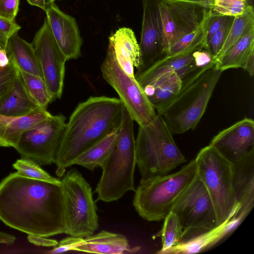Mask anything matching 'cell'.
Wrapping results in <instances>:
<instances>
[{"label":"cell","instance_id":"cell-1","mask_svg":"<svg viewBox=\"0 0 254 254\" xmlns=\"http://www.w3.org/2000/svg\"><path fill=\"white\" fill-rule=\"evenodd\" d=\"M0 220L28 235L64 234L61 184L10 174L0 183Z\"/></svg>","mask_w":254,"mask_h":254},{"label":"cell","instance_id":"cell-2","mask_svg":"<svg viewBox=\"0 0 254 254\" xmlns=\"http://www.w3.org/2000/svg\"><path fill=\"white\" fill-rule=\"evenodd\" d=\"M124 105L117 98L92 96L76 107L66 123L56 154V174L62 177L71 162L120 126Z\"/></svg>","mask_w":254,"mask_h":254},{"label":"cell","instance_id":"cell-3","mask_svg":"<svg viewBox=\"0 0 254 254\" xmlns=\"http://www.w3.org/2000/svg\"><path fill=\"white\" fill-rule=\"evenodd\" d=\"M133 122L124 107L116 145L100 167L102 173L95 190L97 194L96 201H116L127 191L135 190L134 174L136 157Z\"/></svg>","mask_w":254,"mask_h":254},{"label":"cell","instance_id":"cell-4","mask_svg":"<svg viewBox=\"0 0 254 254\" xmlns=\"http://www.w3.org/2000/svg\"><path fill=\"white\" fill-rule=\"evenodd\" d=\"M161 115L139 126L135 139L136 165L141 179L168 174L187 161Z\"/></svg>","mask_w":254,"mask_h":254},{"label":"cell","instance_id":"cell-5","mask_svg":"<svg viewBox=\"0 0 254 254\" xmlns=\"http://www.w3.org/2000/svg\"><path fill=\"white\" fill-rule=\"evenodd\" d=\"M196 175L197 167L193 159L176 173L141 179L134 191L135 209L148 221L164 220Z\"/></svg>","mask_w":254,"mask_h":254},{"label":"cell","instance_id":"cell-6","mask_svg":"<svg viewBox=\"0 0 254 254\" xmlns=\"http://www.w3.org/2000/svg\"><path fill=\"white\" fill-rule=\"evenodd\" d=\"M222 71L214 65L185 86L160 115L173 134L194 129L203 115Z\"/></svg>","mask_w":254,"mask_h":254},{"label":"cell","instance_id":"cell-7","mask_svg":"<svg viewBox=\"0 0 254 254\" xmlns=\"http://www.w3.org/2000/svg\"><path fill=\"white\" fill-rule=\"evenodd\" d=\"M194 159L197 175L210 195L217 226L220 225L234 215L239 207L233 190L232 163L210 145L202 148Z\"/></svg>","mask_w":254,"mask_h":254},{"label":"cell","instance_id":"cell-8","mask_svg":"<svg viewBox=\"0 0 254 254\" xmlns=\"http://www.w3.org/2000/svg\"><path fill=\"white\" fill-rule=\"evenodd\" d=\"M64 234L85 238L98 227V217L92 188L75 168L66 171L61 180Z\"/></svg>","mask_w":254,"mask_h":254},{"label":"cell","instance_id":"cell-9","mask_svg":"<svg viewBox=\"0 0 254 254\" xmlns=\"http://www.w3.org/2000/svg\"><path fill=\"white\" fill-rule=\"evenodd\" d=\"M171 211L177 215L182 226L181 243L218 226L212 201L197 174L176 200Z\"/></svg>","mask_w":254,"mask_h":254},{"label":"cell","instance_id":"cell-10","mask_svg":"<svg viewBox=\"0 0 254 254\" xmlns=\"http://www.w3.org/2000/svg\"><path fill=\"white\" fill-rule=\"evenodd\" d=\"M101 70L103 78L116 91L119 99L139 126H146L156 118V111L142 87L135 77L130 76L121 68L109 45Z\"/></svg>","mask_w":254,"mask_h":254},{"label":"cell","instance_id":"cell-11","mask_svg":"<svg viewBox=\"0 0 254 254\" xmlns=\"http://www.w3.org/2000/svg\"><path fill=\"white\" fill-rule=\"evenodd\" d=\"M66 123L63 115H52L24 132L14 148L21 158L32 160L40 166L55 163Z\"/></svg>","mask_w":254,"mask_h":254},{"label":"cell","instance_id":"cell-12","mask_svg":"<svg viewBox=\"0 0 254 254\" xmlns=\"http://www.w3.org/2000/svg\"><path fill=\"white\" fill-rule=\"evenodd\" d=\"M204 8L187 2L165 0L157 2V16L163 55L184 36L199 25Z\"/></svg>","mask_w":254,"mask_h":254},{"label":"cell","instance_id":"cell-13","mask_svg":"<svg viewBox=\"0 0 254 254\" xmlns=\"http://www.w3.org/2000/svg\"><path fill=\"white\" fill-rule=\"evenodd\" d=\"M32 44L50 92L54 100L61 98L67 60L54 38L46 18Z\"/></svg>","mask_w":254,"mask_h":254},{"label":"cell","instance_id":"cell-14","mask_svg":"<svg viewBox=\"0 0 254 254\" xmlns=\"http://www.w3.org/2000/svg\"><path fill=\"white\" fill-rule=\"evenodd\" d=\"M231 163L254 150V122L245 118L213 137L209 144Z\"/></svg>","mask_w":254,"mask_h":254},{"label":"cell","instance_id":"cell-15","mask_svg":"<svg viewBox=\"0 0 254 254\" xmlns=\"http://www.w3.org/2000/svg\"><path fill=\"white\" fill-rule=\"evenodd\" d=\"M205 70L190 67L165 74L142 88L157 114L161 115L185 86L196 79Z\"/></svg>","mask_w":254,"mask_h":254},{"label":"cell","instance_id":"cell-16","mask_svg":"<svg viewBox=\"0 0 254 254\" xmlns=\"http://www.w3.org/2000/svg\"><path fill=\"white\" fill-rule=\"evenodd\" d=\"M45 11L53 36L67 60L78 58L83 40L75 19L61 11L55 2Z\"/></svg>","mask_w":254,"mask_h":254},{"label":"cell","instance_id":"cell-17","mask_svg":"<svg viewBox=\"0 0 254 254\" xmlns=\"http://www.w3.org/2000/svg\"><path fill=\"white\" fill-rule=\"evenodd\" d=\"M157 3L155 0H142L143 18L139 44L141 65L137 72L149 67L163 55Z\"/></svg>","mask_w":254,"mask_h":254},{"label":"cell","instance_id":"cell-18","mask_svg":"<svg viewBox=\"0 0 254 254\" xmlns=\"http://www.w3.org/2000/svg\"><path fill=\"white\" fill-rule=\"evenodd\" d=\"M109 45L112 48L121 68L128 75L134 77V68L141 67V54L139 44L134 32L130 28L122 27L110 36Z\"/></svg>","mask_w":254,"mask_h":254},{"label":"cell","instance_id":"cell-19","mask_svg":"<svg viewBox=\"0 0 254 254\" xmlns=\"http://www.w3.org/2000/svg\"><path fill=\"white\" fill-rule=\"evenodd\" d=\"M40 107L29 94L20 73L11 89L0 98V115L9 118L25 116Z\"/></svg>","mask_w":254,"mask_h":254},{"label":"cell","instance_id":"cell-20","mask_svg":"<svg viewBox=\"0 0 254 254\" xmlns=\"http://www.w3.org/2000/svg\"><path fill=\"white\" fill-rule=\"evenodd\" d=\"M232 166L233 190L237 205L254 203V150L232 163Z\"/></svg>","mask_w":254,"mask_h":254},{"label":"cell","instance_id":"cell-21","mask_svg":"<svg viewBox=\"0 0 254 254\" xmlns=\"http://www.w3.org/2000/svg\"><path fill=\"white\" fill-rule=\"evenodd\" d=\"M131 249L127 238L121 234L102 230L84 238L82 244L74 251L100 254H121L137 251Z\"/></svg>","mask_w":254,"mask_h":254},{"label":"cell","instance_id":"cell-22","mask_svg":"<svg viewBox=\"0 0 254 254\" xmlns=\"http://www.w3.org/2000/svg\"><path fill=\"white\" fill-rule=\"evenodd\" d=\"M193 52L171 58H160L147 68L136 72L135 77L143 88L165 74L190 67H197Z\"/></svg>","mask_w":254,"mask_h":254},{"label":"cell","instance_id":"cell-23","mask_svg":"<svg viewBox=\"0 0 254 254\" xmlns=\"http://www.w3.org/2000/svg\"><path fill=\"white\" fill-rule=\"evenodd\" d=\"M51 115L46 109L38 107L25 116L11 118L0 129V147L14 148L24 132Z\"/></svg>","mask_w":254,"mask_h":254},{"label":"cell","instance_id":"cell-24","mask_svg":"<svg viewBox=\"0 0 254 254\" xmlns=\"http://www.w3.org/2000/svg\"><path fill=\"white\" fill-rule=\"evenodd\" d=\"M5 50L9 61L19 70L43 78L32 44L21 38L17 32L8 39Z\"/></svg>","mask_w":254,"mask_h":254},{"label":"cell","instance_id":"cell-25","mask_svg":"<svg viewBox=\"0 0 254 254\" xmlns=\"http://www.w3.org/2000/svg\"><path fill=\"white\" fill-rule=\"evenodd\" d=\"M213 14V11L211 8H204L199 25L173 45L163 57L171 58L205 49L207 29Z\"/></svg>","mask_w":254,"mask_h":254},{"label":"cell","instance_id":"cell-26","mask_svg":"<svg viewBox=\"0 0 254 254\" xmlns=\"http://www.w3.org/2000/svg\"><path fill=\"white\" fill-rule=\"evenodd\" d=\"M119 127L111 131L80 154L72 161L71 165H80L91 171H93L96 168L100 167L115 147Z\"/></svg>","mask_w":254,"mask_h":254},{"label":"cell","instance_id":"cell-27","mask_svg":"<svg viewBox=\"0 0 254 254\" xmlns=\"http://www.w3.org/2000/svg\"><path fill=\"white\" fill-rule=\"evenodd\" d=\"M254 55V28L235 43L216 62L215 66L222 71L230 68H245Z\"/></svg>","mask_w":254,"mask_h":254},{"label":"cell","instance_id":"cell-28","mask_svg":"<svg viewBox=\"0 0 254 254\" xmlns=\"http://www.w3.org/2000/svg\"><path fill=\"white\" fill-rule=\"evenodd\" d=\"M232 233L226 221L215 228L181 243L166 254H194L214 246Z\"/></svg>","mask_w":254,"mask_h":254},{"label":"cell","instance_id":"cell-29","mask_svg":"<svg viewBox=\"0 0 254 254\" xmlns=\"http://www.w3.org/2000/svg\"><path fill=\"white\" fill-rule=\"evenodd\" d=\"M253 28L254 7L253 5H248L243 14L233 17L215 64L235 43Z\"/></svg>","mask_w":254,"mask_h":254},{"label":"cell","instance_id":"cell-30","mask_svg":"<svg viewBox=\"0 0 254 254\" xmlns=\"http://www.w3.org/2000/svg\"><path fill=\"white\" fill-rule=\"evenodd\" d=\"M183 228L177 215L170 211L164 219L161 231L157 236L161 237L162 248L157 254H166L170 249L181 243Z\"/></svg>","mask_w":254,"mask_h":254},{"label":"cell","instance_id":"cell-31","mask_svg":"<svg viewBox=\"0 0 254 254\" xmlns=\"http://www.w3.org/2000/svg\"><path fill=\"white\" fill-rule=\"evenodd\" d=\"M19 72L31 96L39 107L47 109L54 100L43 78L23 71Z\"/></svg>","mask_w":254,"mask_h":254},{"label":"cell","instance_id":"cell-32","mask_svg":"<svg viewBox=\"0 0 254 254\" xmlns=\"http://www.w3.org/2000/svg\"><path fill=\"white\" fill-rule=\"evenodd\" d=\"M12 166L17 172L23 177L61 184V180L51 176L40 165L32 160L21 158L17 160Z\"/></svg>","mask_w":254,"mask_h":254},{"label":"cell","instance_id":"cell-33","mask_svg":"<svg viewBox=\"0 0 254 254\" xmlns=\"http://www.w3.org/2000/svg\"><path fill=\"white\" fill-rule=\"evenodd\" d=\"M248 5L246 0H211L210 8L215 13L235 17L243 14Z\"/></svg>","mask_w":254,"mask_h":254},{"label":"cell","instance_id":"cell-34","mask_svg":"<svg viewBox=\"0 0 254 254\" xmlns=\"http://www.w3.org/2000/svg\"><path fill=\"white\" fill-rule=\"evenodd\" d=\"M233 17L225 16L219 29L211 37L206 45V48L215 60L224 43L228 29Z\"/></svg>","mask_w":254,"mask_h":254},{"label":"cell","instance_id":"cell-35","mask_svg":"<svg viewBox=\"0 0 254 254\" xmlns=\"http://www.w3.org/2000/svg\"><path fill=\"white\" fill-rule=\"evenodd\" d=\"M19 73V69L12 62L4 67H0V98L12 87Z\"/></svg>","mask_w":254,"mask_h":254},{"label":"cell","instance_id":"cell-36","mask_svg":"<svg viewBox=\"0 0 254 254\" xmlns=\"http://www.w3.org/2000/svg\"><path fill=\"white\" fill-rule=\"evenodd\" d=\"M20 28L15 21L0 16V45L2 49H5L8 39Z\"/></svg>","mask_w":254,"mask_h":254},{"label":"cell","instance_id":"cell-37","mask_svg":"<svg viewBox=\"0 0 254 254\" xmlns=\"http://www.w3.org/2000/svg\"><path fill=\"white\" fill-rule=\"evenodd\" d=\"M84 238L70 236L58 243V245L48 252L49 254H56L74 251L77 247L81 245Z\"/></svg>","mask_w":254,"mask_h":254},{"label":"cell","instance_id":"cell-38","mask_svg":"<svg viewBox=\"0 0 254 254\" xmlns=\"http://www.w3.org/2000/svg\"><path fill=\"white\" fill-rule=\"evenodd\" d=\"M19 4V0H0V16L15 21Z\"/></svg>","mask_w":254,"mask_h":254},{"label":"cell","instance_id":"cell-39","mask_svg":"<svg viewBox=\"0 0 254 254\" xmlns=\"http://www.w3.org/2000/svg\"><path fill=\"white\" fill-rule=\"evenodd\" d=\"M224 17L213 12L207 29L206 45L208 41L220 28Z\"/></svg>","mask_w":254,"mask_h":254},{"label":"cell","instance_id":"cell-40","mask_svg":"<svg viewBox=\"0 0 254 254\" xmlns=\"http://www.w3.org/2000/svg\"><path fill=\"white\" fill-rule=\"evenodd\" d=\"M27 239L30 243L38 246L54 247L58 244V242L56 240L39 236L28 235Z\"/></svg>","mask_w":254,"mask_h":254},{"label":"cell","instance_id":"cell-41","mask_svg":"<svg viewBox=\"0 0 254 254\" xmlns=\"http://www.w3.org/2000/svg\"><path fill=\"white\" fill-rule=\"evenodd\" d=\"M15 240L16 238L13 235L0 231V244L11 245Z\"/></svg>","mask_w":254,"mask_h":254},{"label":"cell","instance_id":"cell-42","mask_svg":"<svg viewBox=\"0 0 254 254\" xmlns=\"http://www.w3.org/2000/svg\"><path fill=\"white\" fill-rule=\"evenodd\" d=\"M174 1L187 2L196 4L204 8H210L211 0H165Z\"/></svg>","mask_w":254,"mask_h":254},{"label":"cell","instance_id":"cell-43","mask_svg":"<svg viewBox=\"0 0 254 254\" xmlns=\"http://www.w3.org/2000/svg\"><path fill=\"white\" fill-rule=\"evenodd\" d=\"M9 63V60L5 49L0 50V67H4Z\"/></svg>","mask_w":254,"mask_h":254},{"label":"cell","instance_id":"cell-44","mask_svg":"<svg viewBox=\"0 0 254 254\" xmlns=\"http://www.w3.org/2000/svg\"><path fill=\"white\" fill-rule=\"evenodd\" d=\"M27 1L32 5L36 6L44 11L46 10L47 5L45 0H27Z\"/></svg>","mask_w":254,"mask_h":254},{"label":"cell","instance_id":"cell-45","mask_svg":"<svg viewBox=\"0 0 254 254\" xmlns=\"http://www.w3.org/2000/svg\"><path fill=\"white\" fill-rule=\"evenodd\" d=\"M45 1H46V5H47V6L50 4V3H51L52 2V0H45Z\"/></svg>","mask_w":254,"mask_h":254},{"label":"cell","instance_id":"cell-46","mask_svg":"<svg viewBox=\"0 0 254 254\" xmlns=\"http://www.w3.org/2000/svg\"><path fill=\"white\" fill-rule=\"evenodd\" d=\"M246 0L247 1V2H248L249 5H253V1H254V0Z\"/></svg>","mask_w":254,"mask_h":254},{"label":"cell","instance_id":"cell-47","mask_svg":"<svg viewBox=\"0 0 254 254\" xmlns=\"http://www.w3.org/2000/svg\"><path fill=\"white\" fill-rule=\"evenodd\" d=\"M1 49H2V47H1L0 45V50Z\"/></svg>","mask_w":254,"mask_h":254},{"label":"cell","instance_id":"cell-48","mask_svg":"<svg viewBox=\"0 0 254 254\" xmlns=\"http://www.w3.org/2000/svg\"><path fill=\"white\" fill-rule=\"evenodd\" d=\"M56 0H52V2H55V1Z\"/></svg>","mask_w":254,"mask_h":254}]
</instances>
